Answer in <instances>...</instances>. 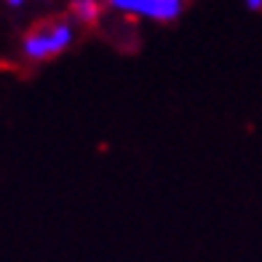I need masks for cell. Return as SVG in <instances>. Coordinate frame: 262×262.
<instances>
[{"instance_id": "obj_1", "label": "cell", "mask_w": 262, "mask_h": 262, "mask_svg": "<svg viewBox=\"0 0 262 262\" xmlns=\"http://www.w3.org/2000/svg\"><path fill=\"white\" fill-rule=\"evenodd\" d=\"M70 40H73V30L64 19H51V21H38L27 35H25V54L35 62L43 59H54L62 54Z\"/></svg>"}, {"instance_id": "obj_2", "label": "cell", "mask_w": 262, "mask_h": 262, "mask_svg": "<svg viewBox=\"0 0 262 262\" xmlns=\"http://www.w3.org/2000/svg\"><path fill=\"white\" fill-rule=\"evenodd\" d=\"M110 3L128 14H142L158 21H169L182 11V0H110Z\"/></svg>"}, {"instance_id": "obj_3", "label": "cell", "mask_w": 262, "mask_h": 262, "mask_svg": "<svg viewBox=\"0 0 262 262\" xmlns=\"http://www.w3.org/2000/svg\"><path fill=\"white\" fill-rule=\"evenodd\" d=\"M70 11H73V16L78 21H83V25H94V21L99 19V3L97 0H73Z\"/></svg>"}, {"instance_id": "obj_4", "label": "cell", "mask_w": 262, "mask_h": 262, "mask_svg": "<svg viewBox=\"0 0 262 262\" xmlns=\"http://www.w3.org/2000/svg\"><path fill=\"white\" fill-rule=\"evenodd\" d=\"M246 6L252 8V11H259L262 8V0H246Z\"/></svg>"}, {"instance_id": "obj_5", "label": "cell", "mask_w": 262, "mask_h": 262, "mask_svg": "<svg viewBox=\"0 0 262 262\" xmlns=\"http://www.w3.org/2000/svg\"><path fill=\"white\" fill-rule=\"evenodd\" d=\"M8 3H11V6H21L25 0H8Z\"/></svg>"}]
</instances>
